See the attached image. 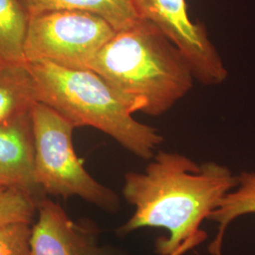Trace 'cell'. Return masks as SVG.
Returning a JSON list of instances; mask_svg holds the SVG:
<instances>
[{
	"mask_svg": "<svg viewBox=\"0 0 255 255\" xmlns=\"http://www.w3.org/2000/svg\"><path fill=\"white\" fill-rule=\"evenodd\" d=\"M30 223L0 226V255H29Z\"/></svg>",
	"mask_w": 255,
	"mask_h": 255,
	"instance_id": "14",
	"label": "cell"
},
{
	"mask_svg": "<svg viewBox=\"0 0 255 255\" xmlns=\"http://www.w3.org/2000/svg\"><path fill=\"white\" fill-rule=\"evenodd\" d=\"M31 225L29 255H118L99 244V231L85 220L74 221L64 208L46 197Z\"/></svg>",
	"mask_w": 255,
	"mask_h": 255,
	"instance_id": "7",
	"label": "cell"
},
{
	"mask_svg": "<svg viewBox=\"0 0 255 255\" xmlns=\"http://www.w3.org/2000/svg\"><path fill=\"white\" fill-rule=\"evenodd\" d=\"M140 18L158 27L187 62L195 81L207 86L225 82L228 69L201 23L193 22L185 0H131Z\"/></svg>",
	"mask_w": 255,
	"mask_h": 255,
	"instance_id": "6",
	"label": "cell"
},
{
	"mask_svg": "<svg viewBox=\"0 0 255 255\" xmlns=\"http://www.w3.org/2000/svg\"><path fill=\"white\" fill-rule=\"evenodd\" d=\"M206 237H207V234L204 231L201 230L200 233H198L194 237H190L189 239H187L177 251H175L174 253L169 255H185L187 252H189L192 249L199 246L202 242H204Z\"/></svg>",
	"mask_w": 255,
	"mask_h": 255,
	"instance_id": "15",
	"label": "cell"
},
{
	"mask_svg": "<svg viewBox=\"0 0 255 255\" xmlns=\"http://www.w3.org/2000/svg\"><path fill=\"white\" fill-rule=\"evenodd\" d=\"M34 173L46 196L77 197L109 213L120 208L117 193L84 168L73 146V124L42 102L32 107Z\"/></svg>",
	"mask_w": 255,
	"mask_h": 255,
	"instance_id": "4",
	"label": "cell"
},
{
	"mask_svg": "<svg viewBox=\"0 0 255 255\" xmlns=\"http://www.w3.org/2000/svg\"><path fill=\"white\" fill-rule=\"evenodd\" d=\"M143 172L125 175L122 195L134 212L117 234L125 237L144 228L164 229L168 237L155 243L158 255H169L200 233L204 219L237 185L227 166L197 164L185 155L159 151Z\"/></svg>",
	"mask_w": 255,
	"mask_h": 255,
	"instance_id": "1",
	"label": "cell"
},
{
	"mask_svg": "<svg viewBox=\"0 0 255 255\" xmlns=\"http://www.w3.org/2000/svg\"><path fill=\"white\" fill-rule=\"evenodd\" d=\"M28 14L19 0H0V64L25 63Z\"/></svg>",
	"mask_w": 255,
	"mask_h": 255,
	"instance_id": "12",
	"label": "cell"
},
{
	"mask_svg": "<svg viewBox=\"0 0 255 255\" xmlns=\"http://www.w3.org/2000/svg\"><path fill=\"white\" fill-rule=\"evenodd\" d=\"M249 214H255V172H242L237 175V185L220 201L208 220L218 224L216 237L210 243L211 255H222L226 231L236 219Z\"/></svg>",
	"mask_w": 255,
	"mask_h": 255,
	"instance_id": "11",
	"label": "cell"
},
{
	"mask_svg": "<svg viewBox=\"0 0 255 255\" xmlns=\"http://www.w3.org/2000/svg\"><path fill=\"white\" fill-rule=\"evenodd\" d=\"M37 102L35 82L27 64H0V124L30 113Z\"/></svg>",
	"mask_w": 255,
	"mask_h": 255,
	"instance_id": "10",
	"label": "cell"
},
{
	"mask_svg": "<svg viewBox=\"0 0 255 255\" xmlns=\"http://www.w3.org/2000/svg\"><path fill=\"white\" fill-rule=\"evenodd\" d=\"M117 29L91 12L51 10L28 17L25 63L86 69Z\"/></svg>",
	"mask_w": 255,
	"mask_h": 255,
	"instance_id": "5",
	"label": "cell"
},
{
	"mask_svg": "<svg viewBox=\"0 0 255 255\" xmlns=\"http://www.w3.org/2000/svg\"><path fill=\"white\" fill-rule=\"evenodd\" d=\"M135 114L159 117L191 90L194 76L179 49L152 23L117 30L88 66Z\"/></svg>",
	"mask_w": 255,
	"mask_h": 255,
	"instance_id": "2",
	"label": "cell"
},
{
	"mask_svg": "<svg viewBox=\"0 0 255 255\" xmlns=\"http://www.w3.org/2000/svg\"><path fill=\"white\" fill-rule=\"evenodd\" d=\"M27 64L35 82L37 101L75 127L95 128L144 160H150L163 143L158 130L137 121L119 93L95 71L46 63Z\"/></svg>",
	"mask_w": 255,
	"mask_h": 255,
	"instance_id": "3",
	"label": "cell"
},
{
	"mask_svg": "<svg viewBox=\"0 0 255 255\" xmlns=\"http://www.w3.org/2000/svg\"><path fill=\"white\" fill-rule=\"evenodd\" d=\"M28 17L51 10H81L97 14L117 30L128 27L140 18L131 0H19Z\"/></svg>",
	"mask_w": 255,
	"mask_h": 255,
	"instance_id": "9",
	"label": "cell"
},
{
	"mask_svg": "<svg viewBox=\"0 0 255 255\" xmlns=\"http://www.w3.org/2000/svg\"><path fill=\"white\" fill-rule=\"evenodd\" d=\"M0 188L21 189L38 202L47 197L34 173L30 113L0 124Z\"/></svg>",
	"mask_w": 255,
	"mask_h": 255,
	"instance_id": "8",
	"label": "cell"
},
{
	"mask_svg": "<svg viewBox=\"0 0 255 255\" xmlns=\"http://www.w3.org/2000/svg\"><path fill=\"white\" fill-rule=\"evenodd\" d=\"M39 202L17 188H0V226L13 223H33Z\"/></svg>",
	"mask_w": 255,
	"mask_h": 255,
	"instance_id": "13",
	"label": "cell"
}]
</instances>
